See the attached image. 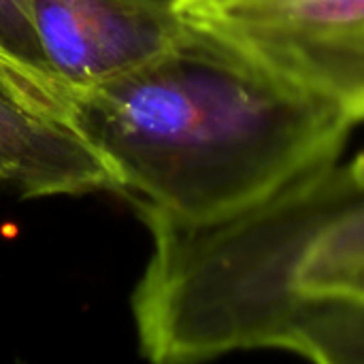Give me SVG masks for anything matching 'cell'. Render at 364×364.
I'll use <instances>...</instances> for the list:
<instances>
[{
	"label": "cell",
	"instance_id": "1",
	"mask_svg": "<svg viewBox=\"0 0 364 364\" xmlns=\"http://www.w3.org/2000/svg\"><path fill=\"white\" fill-rule=\"evenodd\" d=\"M68 113L115 194L190 222L241 213L339 160L354 128L190 19L160 55L75 92Z\"/></svg>",
	"mask_w": 364,
	"mask_h": 364
},
{
	"label": "cell",
	"instance_id": "7",
	"mask_svg": "<svg viewBox=\"0 0 364 364\" xmlns=\"http://www.w3.org/2000/svg\"><path fill=\"white\" fill-rule=\"evenodd\" d=\"M0 58L68 117L73 94L51 77L43 62L30 19V0H0Z\"/></svg>",
	"mask_w": 364,
	"mask_h": 364
},
{
	"label": "cell",
	"instance_id": "9",
	"mask_svg": "<svg viewBox=\"0 0 364 364\" xmlns=\"http://www.w3.org/2000/svg\"><path fill=\"white\" fill-rule=\"evenodd\" d=\"M173 2L181 15H196V13H205V11H211L230 2H237V0H173Z\"/></svg>",
	"mask_w": 364,
	"mask_h": 364
},
{
	"label": "cell",
	"instance_id": "8",
	"mask_svg": "<svg viewBox=\"0 0 364 364\" xmlns=\"http://www.w3.org/2000/svg\"><path fill=\"white\" fill-rule=\"evenodd\" d=\"M292 299L294 311L303 303H343L364 307V256L301 279Z\"/></svg>",
	"mask_w": 364,
	"mask_h": 364
},
{
	"label": "cell",
	"instance_id": "4",
	"mask_svg": "<svg viewBox=\"0 0 364 364\" xmlns=\"http://www.w3.org/2000/svg\"><path fill=\"white\" fill-rule=\"evenodd\" d=\"M30 19L47 70L70 94L149 62L188 30L173 0H30Z\"/></svg>",
	"mask_w": 364,
	"mask_h": 364
},
{
	"label": "cell",
	"instance_id": "6",
	"mask_svg": "<svg viewBox=\"0 0 364 364\" xmlns=\"http://www.w3.org/2000/svg\"><path fill=\"white\" fill-rule=\"evenodd\" d=\"M282 352L314 363L364 364V307L343 303L299 305Z\"/></svg>",
	"mask_w": 364,
	"mask_h": 364
},
{
	"label": "cell",
	"instance_id": "2",
	"mask_svg": "<svg viewBox=\"0 0 364 364\" xmlns=\"http://www.w3.org/2000/svg\"><path fill=\"white\" fill-rule=\"evenodd\" d=\"M136 213L151 235L130 301L143 358L194 364L279 350L296 284L364 256V151L228 218Z\"/></svg>",
	"mask_w": 364,
	"mask_h": 364
},
{
	"label": "cell",
	"instance_id": "5",
	"mask_svg": "<svg viewBox=\"0 0 364 364\" xmlns=\"http://www.w3.org/2000/svg\"><path fill=\"white\" fill-rule=\"evenodd\" d=\"M0 186L23 198L117 192L105 158L64 117L0 83Z\"/></svg>",
	"mask_w": 364,
	"mask_h": 364
},
{
	"label": "cell",
	"instance_id": "3",
	"mask_svg": "<svg viewBox=\"0 0 364 364\" xmlns=\"http://www.w3.org/2000/svg\"><path fill=\"white\" fill-rule=\"evenodd\" d=\"M183 17L354 126L364 122V0H237Z\"/></svg>",
	"mask_w": 364,
	"mask_h": 364
}]
</instances>
